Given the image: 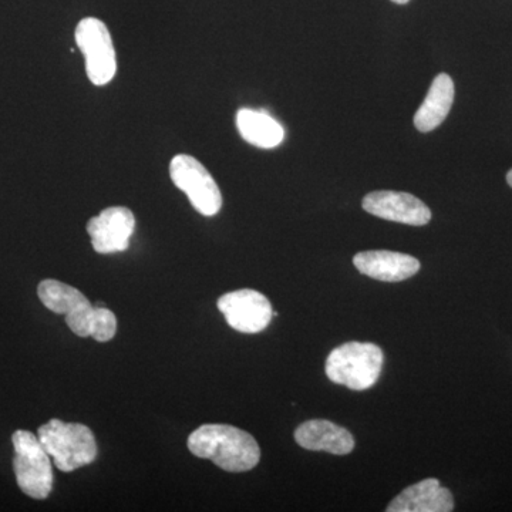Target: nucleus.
<instances>
[{"instance_id": "4468645a", "label": "nucleus", "mask_w": 512, "mask_h": 512, "mask_svg": "<svg viewBox=\"0 0 512 512\" xmlns=\"http://www.w3.org/2000/svg\"><path fill=\"white\" fill-rule=\"evenodd\" d=\"M454 101V83L446 73H441L431 83L429 93L414 116V126L421 133H429L440 126Z\"/></svg>"}, {"instance_id": "39448f33", "label": "nucleus", "mask_w": 512, "mask_h": 512, "mask_svg": "<svg viewBox=\"0 0 512 512\" xmlns=\"http://www.w3.org/2000/svg\"><path fill=\"white\" fill-rule=\"evenodd\" d=\"M15 447L13 470L20 490L35 500H45L53 490L50 456L32 431L18 430L12 436Z\"/></svg>"}, {"instance_id": "1a4fd4ad", "label": "nucleus", "mask_w": 512, "mask_h": 512, "mask_svg": "<svg viewBox=\"0 0 512 512\" xmlns=\"http://www.w3.org/2000/svg\"><path fill=\"white\" fill-rule=\"evenodd\" d=\"M134 229L136 218L126 207L106 208L87 224L94 251L104 255L126 251Z\"/></svg>"}, {"instance_id": "9b49d317", "label": "nucleus", "mask_w": 512, "mask_h": 512, "mask_svg": "<svg viewBox=\"0 0 512 512\" xmlns=\"http://www.w3.org/2000/svg\"><path fill=\"white\" fill-rule=\"evenodd\" d=\"M357 271L382 282H402L420 271L419 259L392 251L359 252L353 258Z\"/></svg>"}, {"instance_id": "f8f14e48", "label": "nucleus", "mask_w": 512, "mask_h": 512, "mask_svg": "<svg viewBox=\"0 0 512 512\" xmlns=\"http://www.w3.org/2000/svg\"><path fill=\"white\" fill-rule=\"evenodd\" d=\"M454 510L453 494L441 487L436 478L410 485L397 495L387 512H450Z\"/></svg>"}, {"instance_id": "2eb2a0df", "label": "nucleus", "mask_w": 512, "mask_h": 512, "mask_svg": "<svg viewBox=\"0 0 512 512\" xmlns=\"http://www.w3.org/2000/svg\"><path fill=\"white\" fill-rule=\"evenodd\" d=\"M237 127L247 143L264 150L278 147L285 138L284 127L264 110H239Z\"/></svg>"}, {"instance_id": "7ed1b4c3", "label": "nucleus", "mask_w": 512, "mask_h": 512, "mask_svg": "<svg viewBox=\"0 0 512 512\" xmlns=\"http://www.w3.org/2000/svg\"><path fill=\"white\" fill-rule=\"evenodd\" d=\"M37 437L63 473H72L96 460V437L84 424L52 419L39 427Z\"/></svg>"}, {"instance_id": "dca6fc26", "label": "nucleus", "mask_w": 512, "mask_h": 512, "mask_svg": "<svg viewBox=\"0 0 512 512\" xmlns=\"http://www.w3.org/2000/svg\"><path fill=\"white\" fill-rule=\"evenodd\" d=\"M394 3H399V5H406V3H409L410 0H392Z\"/></svg>"}, {"instance_id": "20e7f679", "label": "nucleus", "mask_w": 512, "mask_h": 512, "mask_svg": "<svg viewBox=\"0 0 512 512\" xmlns=\"http://www.w3.org/2000/svg\"><path fill=\"white\" fill-rule=\"evenodd\" d=\"M383 352L373 343L349 342L330 352L326 376L355 392L375 386L383 367Z\"/></svg>"}, {"instance_id": "423d86ee", "label": "nucleus", "mask_w": 512, "mask_h": 512, "mask_svg": "<svg viewBox=\"0 0 512 512\" xmlns=\"http://www.w3.org/2000/svg\"><path fill=\"white\" fill-rule=\"evenodd\" d=\"M171 180L185 192L192 207L205 217H214L222 207V195L210 171L197 158L180 154L170 165Z\"/></svg>"}, {"instance_id": "ddd939ff", "label": "nucleus", "mask_w": 512, "mask_h": 512, "mask_svg": "<svg viewBox=\"0 0 512 512\" xmlns=\"http://www.w3.org/2000/svg\"><path fill=\"white\" fill-rule=\"evenodd\" d=\"M299 446L311 451H326L336 456H346L355 448V439L350 431L329 420H309L295 431Z\"/></svg>"}, {"instance_id": "f257e3e1", "label": "nucleus", "mask_w": 512, "mask_h": 512, "mask_svg": "<svg viewBox=\"0 0 512 512\" xmlns=\"http://www.w3.org/2000/svg\"><path fill=\"white\" fill-rule=\"evenodd\" d=\"M37 295L49 311L66 316L74 335L92 336L97 342H109L116 336V315L103 303L92 305L79 289L56 279H45L37 286Z\"/></svg>"}, {"instance_id": "f03ea898", "label": "nucleus", "mask_w": 512, "mask_h": 512, "mask_svg": "<svg viewBox=\"0 0 512 512\" xmlns=\"http://www.w3.org/2000/svg\"><path fill=\"white\" fill-rule=\"evenodd\" d=\"M194 456L207 458L228 473H245L259 463L261 448L251 434L229 424H204L188 437Z\"/></svg>"}, {"instance_id": "9d476101", "label": "nucleus", "mask_w": 512, "mask_h": 512, "mask_svg": "<svg viewBox=\"0 0 512 512\" xmlns=\"http://www.w3.org/2000/svg\"><path fill=\"white\" fill-rule=\"evenodd\" d=\"M363 208L382 220L414 225V227L429 224L431 220L430 208L419 198L407 192H370L363 198Z\"/></svg>"}, {"instance_id": "0eeeda50", "label": "nucleus", "mask_w": 512, "mask_h": 512, "mask_svg": "<svg viewBox=\"0 0 512 512\" xmlns=\"http://www.w3.org/2000/svg\"><path fill=\"white\" fill-rule=\"evenodd\" d=\"M76 43L82 50L86 73L94 86H106L117 72L116 50L107 26L96 18H86L77 25Z\"/></svg>"}, {"instance_id": "6e6552de", "label": "nucleus", "mask_w": 512, "mask_h": 512, "mask_svg": "<svg viewBox=\"0 0 512 512\" xmlns=\"http://www.w3.org/2000/svg\"><path fill=\"white\" fill-rule=\"evenodd\" d=\"M217 306L232 329L248 335L262 332L274 318L269 299L254 289L225 293Z\"/></svg>"}, {"instance_id": "f3484780", "label": "nucleus", "mask_w": 512, "mask_h": 512, "mask_svg": "<svg viewBox=\"0 0 512 512\" xmlns=\"http://www.w3.org/2000/svg\"><path fill=\"white\" fill-rule=\"evenodd\" d=\"M507 181L508 184H510L512 187V170L510 171V173L507 174Z\"/></svg>"}]
</instances>
